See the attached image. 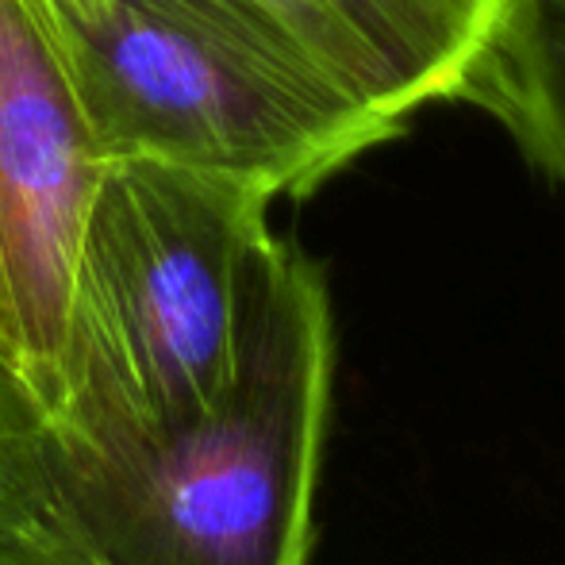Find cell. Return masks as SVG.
I'll list each match as a JSON object with an SVG mask.
<instances>
[{
	"label": "cell",
	"mask_w": 565,
	"mask_h": 565,
	"mask_svg": "<svg viewBox=\"0 0 565 565\" xmlns=\"http://www.w3.org/2000/svg\"><path fill=\"white\" fill-rule=\"evenodd\" d=\"M331 393L328 281L277 235L224 393L166 427L46 419V512L105 565H308Z\"/></svg>",
	"instance_id": "1"
},
{
	"label": "cell",
	"mask_w": 565,
	"mask_h": 565,
	"mask_svg": "<svg viewBox=\"0 0 565 565\" xmlns=\"http://www.w3.org/2000/svg\"><path fill=\"white\" fill-rule=\"evenodd\" d=\"M108 162L308 196L404 127L331 82L254 0H39Z\"/></svg>",
	"instance_id": "2"
},
{
	"label": "cell",
	"mask_w": 565,
	"mask_h": 565,
	"mask_svg": "<svg viewBox=\"0 0 565 565\" xmlns=\"http://www.w3.org/2000/svg\"><path fill=\"white\" fill-rule=\"evenodd\" d=\"M269 204L216 173L108 162L77 250L54 416L97 412L142 427L201 416L235 373L277 243Z\"/></svg>",
	"instance_id": "3"
},
{
	"label": "cell",
	"mask_w": 565,
	"mask_h": 565,
	"mask_svg": "<svg viewBox=\"0 0 565 565\" xmlns=\"http://www.w3.org/2000/svg\"><path fill=\"white\" fill-rule=\"evenodd\" d=\"M100 150L39 0H0V316L43 419L62 404L70 297Z\"/></svg>",
	"instance_id": "4"
},
{
	"label": "cell",
	"mask_w": 565,
	"mask_h": 565,
	"mask_svg": "<svg viewBox=\"0 0 565 565\" xmlns=\"http://www.w3.org/2000/svg\"><path fill=\"white\" fill-rule=\"evenodd\" d=\"M331 82L404 127L416 108L458 100L500 0H254Z\"/></svg>",
	"instance_id": "5"
},
{
	"label": "cell",
	"mask_w": 565,
	"mask_h": 565,
	"mask_svg": "<svg viewBox=\"0 0 565 565\" xmlns=\"http://www.w3.org/2000/svg\"><path fill=\"white\" fill-rule=\"evenodd\" d=\"M458 100L484 108L565 185V0H500Z\"/></svg>",
	"instance_id": "6"
},
{
	"label": "cell",
	"mask_w": 565,
	"mask_h": 565,
	"mask_svg": "<svg viewBox=\"0 0 565 565\" xmlns=\"http://www.w3.org/2000/svg\"><path fill=\"white\" fill-rule=\"evenodd\" d=\"M39 439H43V412L23 381L0 365V515L4 520L46 512Z\"/></svg>",
	"instance_id": "7"
},
{
	"label": "cell",
	"mask_w": 565,
	"mask_h": 565,
	"mask_svg": "<svg viewBox=\"0 0 565 565\" xmlns=\"http://www.w3.org/2000/svg\"><path fill=\"white\" fill-rule=\"evenodd\" d=\"M0 565H105L85 551L51 512L39 515H0Z\"/></svg>",
	"instance_id": "8"
},
{
	"label": "cell",
	"mask_w": 565,
	"mask_h": 565,
	"mask_svg": "<svg viewBox=\"0 0 565 565\" xmlns=\"http://www.w3.org/2000/svg\"><path fill=\"white\" fill-rule=\"evenodd\" d=\"M0 365H4V370H12V373H15L12 347H8V331H4V316H0ZM15 377H20V373H15ZM23 388H28V385H23Z\"/></svg>",
	"instance_id": "9"
},
{
	"label": "cell",
	"mask_w": 565,
	"mask_h": 565,
	"mask_svg": "<svg viewBox=\"0 0 565 565\" xmlns=\"http://www.w3.org/2000/svg\"><path fill=\"white\" fill-rule=\"evenodd\" d=\"M51 4H58V8H74V12H85V8H97L100 0H51Z\"/></svg>",
	"instance_id": "10"
}]
</instances>
